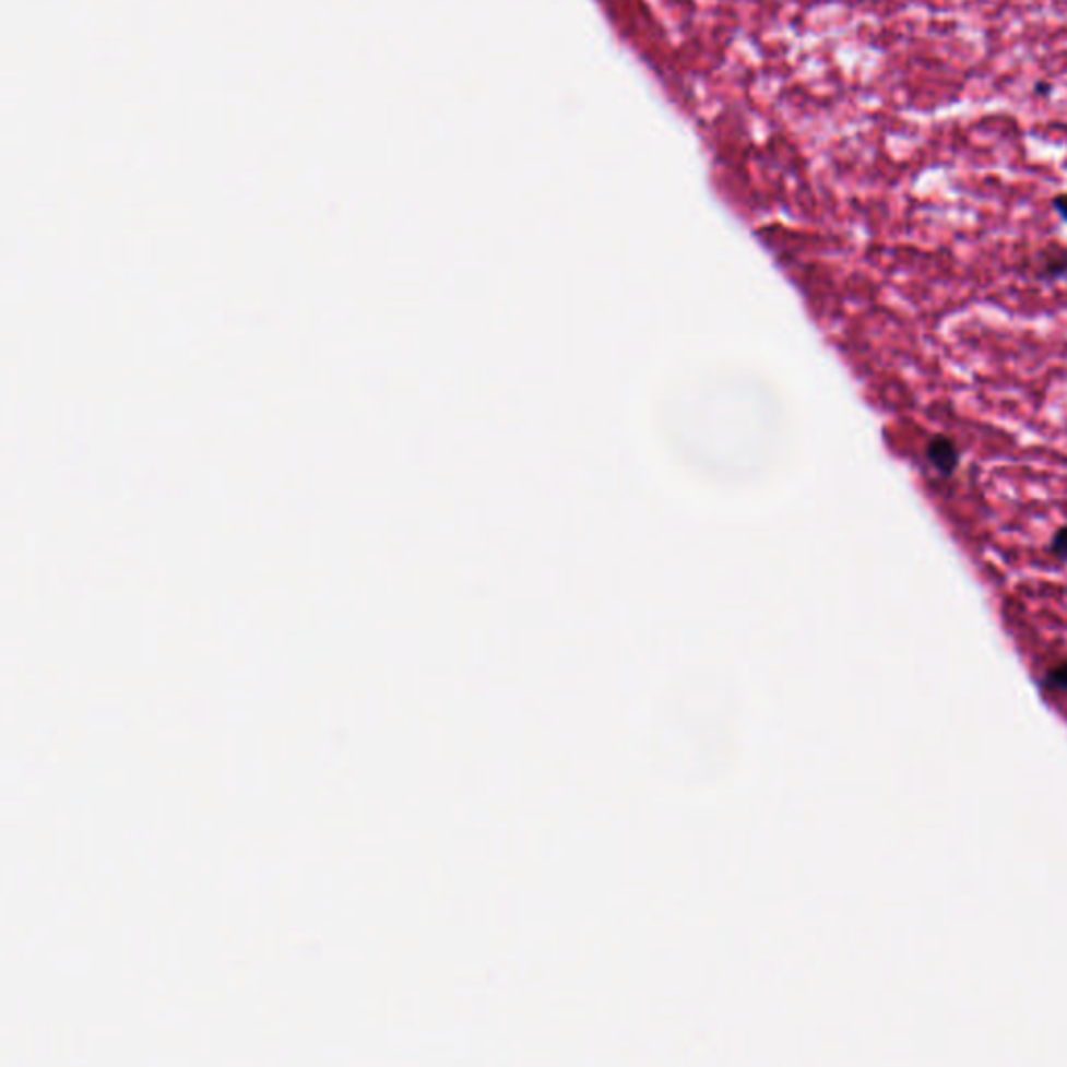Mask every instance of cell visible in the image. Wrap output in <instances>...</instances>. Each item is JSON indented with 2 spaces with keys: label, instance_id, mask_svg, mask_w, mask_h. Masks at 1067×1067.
<instances>
[{
  "label": "cell",
  "instance_id": "cell-5",
  "mask_svg": "<svg viewBox=\"0 0 1067 1067\" xmlns=\"http://www.w3.org/2000/svg\"><path fill=\"white\" fill-rule=\"evenodd\" d=\"M1053 209H1055V213L1067 224V192H1062V194L1053 197Z\"/></svg>",
  "mask_w": 1067,
  "mask_h": 1067
},
{
  "label": "cell",
  "instance_id": "cell-1",
  "mask_svg": "<svg viewBox=\"0 0 1067 1067\" xmlns=\"http://www.w3.org/2000/svg\"><path fill=\"white\" fill-rule=\"evenodd\" d=\"M926 459L938 476L951 479L961 465V451L951 436L936 434L926 444Z\"/></svg>",
  "mask_w": 1067,
  "mask_h": 1067
},
{
  "label": "cell",
  "instance_id": "cell-3",
  "mask_svg": "<svg viewBox=\"0 0 1067 1067\" xmlns=\"http://www.w3.org/2000/svg\"><path fill=\"white\" fill-rule=\"evenodd\" d=\"M1067 273V252L1066 250H1051L1043 263V275L1046 277H1059Z\"/></svg>",
  "mask_w": 1067,
  "mask_h": 1067
},
{
  "label": "cell",
  "instance_id": "cell-4",
  "mask_svg": "<svg viewBox=\"0 0 1067 1067\" xmlns=\"http://www.w3.org/2000/svg\"><path fill=\"white\" fill-rule=\"evenodd\" d=\"M1048 553L1059 559V561H1066L1067 559V523L1062 525L1053 538H1051V545H1048Z\"/></svg>",
  "mask_w": 1067,
  "mask_h": 1067
},
{
  "label": "cell",
  "instance_id": "cell-2",
  "mask_svg": "<svg viewBox=\"0 0 1067 1067\" xmlns=\"http://www.w3.org/2000/svg\"><path fill=\"white\" fill-rule=\"evenodd\" d=\"M1039 684L1046 692H1067V661H1062L1055 667L1046 669L1045 676Z\"/></svg>",
  "mask_w": 1067,
  "mask_h": 1067
}]
</instances>
